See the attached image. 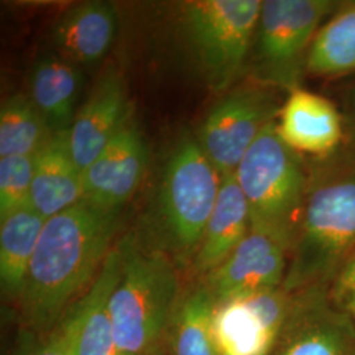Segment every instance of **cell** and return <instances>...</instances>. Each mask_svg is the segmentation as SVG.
<instances>
[{"label":"cell","instance_id":"21","mask_svg":"<svg viewBox=\"0 0 355 355\" xmlns=\"http://www.w3.org/2000/svg\"><path fill=\"white\" fill-rule=\"evenodd\" d=\"M215 302L202 284L180 300L168 336L173 355H218L212 334Z\"/></svg>","mask_w":355,"mask_h":355},{"label":"cell","instance_id":"2","mask_svg":"<svg viewBox=\"0 0 355 355\" xmlns=\"http://www.w3.org/2000/svg\"><path fill=\"white\" fill-rule=\"evenodd\" d=\"M355 252V159L330 162L308 182L304 211L282 288L304 290L336 275Z\"/></svg>","mask_w":355,"mask_h":355},{"label":"cell","instance_id":"3","mask_svg":"<svg viewBox=\"0 0 355 355\" xmlns=\"http://www.w3.org/2000/svg\"><path fill=\"white\" fill-rule=\"evenodd\" d=\"M120 277L110 316L120 355H150L168 333L179 305L174 265L159 252H142L130 239L119 245Z\"/></svg>","mask_w":355,"mask_h":355},{"label":"cell","instance_id":"7","mask_svg":"<svg viewBox=\"0 0 355 355\" xmlns=\"http://www.w3.org/2000/svg\"><path fill=\"white\" fill-rule=\"evenodd\" d=\"M220 173L198 139L183 135L166 162L158 217L166 240L180 255H196L221 187Z\"/></svg>","mask_w":355,"mask_h":355},{"label":"cell","instance_id":"16","mask_svg":"<svg viewBox=\"0 0 355 355\" xmlns=\"http://www.w3.org/2000/svg\"><path fill=\"white\" fill-rule=\"evenodd\" d=\"M121 253L114 249L87 292L70 308L74 318L73 355H120L110 316V297L120 277Z\"/></svg>","mask_w":355,"mask_h":355},{"label":"cell","instance_id":"27","mask_svg":"<svg viewBox=\"0 0 355 355\" xmlns=\"http://www.w3.org/2000/svg\"><path fill=\"white\" fill-rule=\"evenodd\" d=\"M349 114L352 116V120L355 124V89L352 91V95L349 99Z\"/></svg>","mask_w":355,"mask_h":355},{"label":"cell","instance_id":"14","mask_svg":"<svg viewBox=\"0 0 355 355\" xmlns=\"http://www.w3.org/2000/svg\"><path fill=\"white\" fill-rule=\"evenodd\" d=\"M83 199V173L73 158L67 130L53 132L35 155L31 207L48 220Z\"/></svg>","mask_w":355,"mask_h":355},{"label":"cell","instance_id":"25","mask_svg":"<svg viewBox=\"0 0 355 355\" xmlns=\"http://www.w3.org/2000/svg\"><path fill=\"white\" fill-rule=\"evenodd\" d=\"M74 318L69 311L51 334L21 355H73Z\"/></svg>","mask_w":355,"mask_h":355},{"label":"cell","instance_id":"17","mask_svg":"<svg viewBox=\"0 0 355 355\" xmlns=\"http://www.w3.org/2000/svg\"><path fill=\"white\" fill-rule=\"evenodd\" d=\"M250 233V214L234 174L223 177L214 212L193 257V268L207 277L220 266Z\"/></svg>","mask_w":355,"mask_h":355},{"label":"cell","instance_id":"20","mask_svg":"<svg viewBox=\"0 0 355 355\" xmlns=\"http://www.w3.org/2000/svg\"><path fill=\"white\" fill-rule=\"evenodd\" d=\"M306 71L318 76L355 71V3L340 8L318 29L308 54Z\"/></svg>","mask_w":355,"mask_h":355},{"label":"cell","instance_id":"19","mask_svg":"<svg viewBox=\"0 0 355 355\" xmlns=\"http://www.w3.org/2000/svg\"><path fill=\"white\" fill-rule=\"evenodd\" d=\"M46 218L26 207L0 220V283L6 295L20 299Z\"/></svg>","mask_w":355,"mask_h":355},{"label":"cell","instance_id":"22","mask_svg":"<svg viewBox=\"0 0 355 355\" xmlns=\"http://www.w3.org/2000/svg\"><path fill=\"white\" fill-rule=\"evenodd\" d=\"M53 135L44 116L26 95L16 94L0 110V158L36 155Z\"/></svg>","mask_w":355,"mask_h":355},{"label":"cell","instance_id":"9","mask_svg":"<svg viewBox=\"0 0 355 355\" xmlns=\"http://www.w3.org/2000/svg\"><path fill=\"white\" fill-rule=\"evenodd\" d=\"M288 292L282 287L215 304L212 334L218 355H268L288 320Z\"/></svg>","mask_w":355,"mask_h":355},{"label":"cell","instance_id":"5","mask_svg":"<svg viewBox=\"0 0 355 355\" xmlns=\"http://www.w3.org/2000/svg\"><path fill=\"white\" fill-rule=\"evenodd\" d=\"M261 0H195L182 12V29L198 71L214 91L229 89L248 67Z\"/></svg>","mask_w":355,"mask_h":355},{"label":"cell","instance_id":"15","mask_svg":"<svg viewBox=\"0 0 355 355\" xmlns=\"http://www.w3.org/2000/svg\"><path fill=\"white\" fill-rule=\"evenodd\" d=\"M117 15L104 1H85L69 8L53 28V41L71 64H92L105 57L114 44Z\"/></svg>","mask_w":355,"mask_h":355},{"label":"cell","instance_id":"13","mask_svg":"<svg viewBox=\"0 0 355 355\" xmlns=\"http://www.w3.org/2000/svg\"><path fill=\"white\" fill-rule=\"evenodd\" d=\"M280 139L293 152L325 157L337 150L343 136V117L331 103L315 92L290 91L277 123Z\"/></svg>","mask_w":355,"mask_h":355},{"label":"cell","instance_id":"6","mask_svg":"<svg viewBox=\"0 0 355 355\" xmlns=\"http://www.w3.org/2000/svg\"><path fill=\"white\" fill-rule=\"evenodd\" d=\"M330 0H265L248 67L255 80L272 89H299L322 21L337 10Z\"/></svg>","mask_w":355,"mask_h":355},{"label":"cell","instance_id":"12","mask_svg":"<svg viewBox=\"0 0 355 355\" xmlns=\"http://www.w3.org/2000/svg\"><path fill=\"white\" fill-rule=\"evenodd\" d=\"M127 94L120 74L108 67L98 78L67 130L69 146L82 173L129 120Z\"/></svg>","mask_w":355,"mask_h":355},{"label":"cell","instance_id":"10","mask_svg":"<svg viewBox=\"0 0 355 355\" xmlns=\"http://www.w3.org/2000/svg\"><path fill=\"white\" fill-rule=\"evenodd\" d=\"M287 253L272 237L252 232L228 258L205 277L215 304L277 290L287 274Z\"/></svg>","mask_w":355,"mask_h":355},{"label":"cell","instance_id":"23","mask_svg":"<svg viewBox=\"0 0 355 355\" xmlns=\"http://www.w3.org/2000/svg\"><path fill=\"white\" fill-rule=\"evenodd\" d=\"M352 329L343 318H313L292 330L277 355H347Z\"/></svg>","mask_w":355,"mask_h":355},{"label":"cell","instance_id":"8","mask_svg":"<svg viewBox=\"0 0 355 355\" xmlns=\"http://www.w3.org/2000/svg\"><path fill=\"white\" fill-rule=\"evenodd\" d=\"M272 87L234 89L205 116L198 141L221 177L234 174L263 129L279 114Z\"/></svg>","mask_w":355,"mask_h":355},{"label":"cell","instance_id":"26","mask_svg":"<svg viewBox=\"0 0 355 355\" xmlns=\"http://www.w3.org/2000/svg\"><path fill=\"white\" fill-rule=\"evenodd\" d=\"M331 295L343 313L355 318V252L336 272Z\"/></svg>","mask_w":355,"mask_h":355},{"label":"cell","instance_id":"24","mask_svg":"<svg viewBox=\"0 0 355 355\" xmlns=\"http://www.w3.org/2000/svg\"><path fill=\"white\" fill-rule=\"evenodd\" d=\"M35 155L0 158V220L31 207Z\"/></svg>","mask_w":355,"mask_h":355},{"label":"cell","instance_id":"18","mask_svg":"<svg viewBox=\"0 0 355 355\" xmlns=\"http://www.w3.org/2000/svg\"><path fill=\"white\" fill-rule=\"evenodd\" d=\"M80 73L64 57L44 55L31 74V101L51 132L69 130L76 119Z\"/></svg>","mask_w":355,"mask_h":355},{"label":"cell","instance_id":"1","mask_svg":"<svg viewBox=\"0 0 355 355\" xmlns=\"http://www.w3.org/2000/svg\"><path fill=\"white\" fill-rule=\"evenodd\" d=\"M120 214L83 199L45 221L19 299L28 327L49 333L87 292L112 252Z\"/></svg>","mask_w":355,"mask_h":355},{"label":"cell","instance_id":"4","mask_svg":"<svg viewBox=\"0 0 355 355\" xmlns=\"http://www.w3.org/2000/svg\"><path fill=\"white\" fill-rule=\"evenodd\" d=\"M250 214V230L291 250L304 211L309 179L299 155L270 123L234 171Z\"/></svg>","mask_w":355,"mask_h":355},{"label":"cell","instance_id":"11","mask_svg":"<svg viewBox=\"0 0 355 355\" xmlns=\"http://www.w3.org/2000/svg\"><path fill=\"white\" fill-rule=\"evenodd\" d=\"M148 158L146 144L129 119L83 171L85 199L104 208L121 209L139 189Z\"/></svg>","mask_w":355,"mask_h":355}]
</instances>
